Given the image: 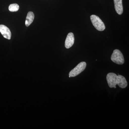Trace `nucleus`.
<instances>
[{"label":"nucleus","instance_id":"7ed1b4c3","mask_svg":"<svg viewBox=\"0 0 129 129\" xmlns=\"http://www.w3.org/2000/svg\"><path fill=\"white\" fill-rule=\"evenodd\" d=\"M86 66V63L85 62H82L80 63L77 66L70 72L69 78L75 77L78 75L85 69Z\"/></svg>","mask_w":129,"mask_h":129},{"label":"nucleus","instance_id":"1a4fd4ad","mask_svg":"<svg viewBox=\"0 0 129 129\" xmlns=\"http://www.w3.org/2000/svg\"><path fill=\"white\" fill-rule=\"evenodd\" d=\"M35 15L34 13L32 12H28L26 17V21H25V24L27 27L29 26L32 23L34 19Z\"/></svg>","mask_w":129,"mask_h":129},{"label":"nucleus","instance_id":"0eeeda50","mask_svg":"<svg viewBox=\"0 0 129 129\" xmlns=\"http://www.w3.org/2000/svg\"><path fill=\"white\" fill-rule=\"evenodd\" d=\"M127 82L125 78L121 75H118L117 77V85L119 87L122 88H125L127 87Z\"/></svg>","mask_w":129,"mask_h":129},{"label":"nucleus","instance_id":"423d86ee","mask_svg":"<svg viewBox=\"0 0 129 129\" xmlns=\"http://www.w3.org/2000/svg\"><path fill=\"white\" fill-rule=\"evenodd\" d=\"M74 36L72 32L69 33L67 35L65 42V47L67 48H69L73 46L74 42Z\"/></svg>","mask_w":129,"mask_h":129},{"label":"nucleus","instance_id":"f257e3e1","mask_svg":"<svg viewBox=\"0 0 129 129\" xmlns=\"http://www.w3.org/2000/svg\"><path fill=\"white\" fill-rule=\"evenodd\" d=\"M90 19L92 25L97 30L102 31L106 28L105 24L99 17L95 15H92L90 16Z\"/></svg>","mask_w":129,"mask_h":129},{"label":"nucleus","instance_id":"20e7f679","mask_svg":"<svg viewBox=\"0 0 129 129\" xmlns=\"http://www.w3.org/2000/svg\"><path fill=\"white\" fill-rule=\"evenodd\" d=\"M117 75L114 73H109L107 76V80L109 86L111 88H116L117 85Z\"/></svg>","mask_w":129,"mask_h":129},{"label":"nucleus","instance_id":"39448f33","mask_svg":"<svg viewBox=\"0 0 129 129\" xmlns=\"http://www.w3.org/2000/svg\"><path fill=\"white\" fill-rule=\"evenodd\" d=\"M0 32L6 39L10 40L11 37V33L9 28L4 25H0Z\"/></svg>","mask_w":129,"mask_h":129},{"label":"nucleus","instance_id":"9d476101","mask_svg":"<svg viewBox=\"0 0 129 129\" xmlns=\"http://www.w3.org/2000/svg\"><path fill=\"white\" fill-rule=\"evenodd\" d=\"M19 9V6L16 3L9 5V10L10 12H16Z\"/></svg>","mask_w":129,"mask_h":129},{"label":"nucleus","instance_id":"6e6552de","mask_svg":"<svg viewBox=\"0 0 129 129\" xmlns=\"http://www.w3.org/2000/svg\"><path fill=\"white\" fill-rule=\"evenodd\" d=\"M114 1L116 12L119 15H121L123 12L122 0H114Z\"/></svg>","mask_w":129,"mask_h":129},{"label":"nucleus","instance_id":"f03ea898","mask_svg":"<svg viewBox=\"0 0 129 129\" xmlns=\"http://www.w3.org/2000/svg\"><path fill=\"white\" fill-rule=\"evenodd\" d=\"M112 61L116 64H122L124 62V57L122 52L118 49L114 50L111 56Z\"/></svg>","mask_w":129,"mask_h":129}]
</instances>
